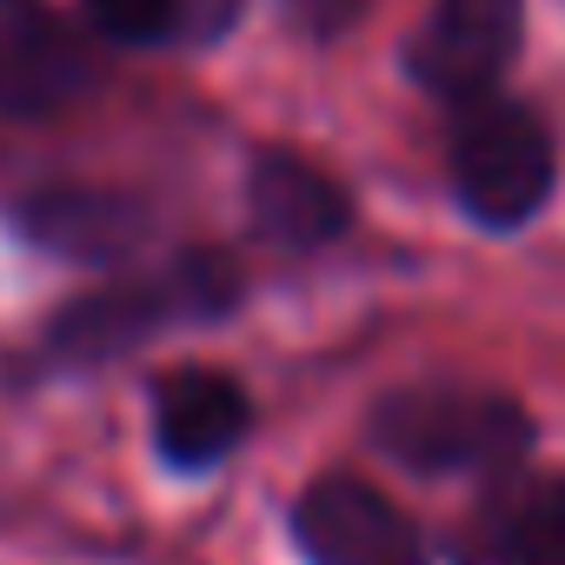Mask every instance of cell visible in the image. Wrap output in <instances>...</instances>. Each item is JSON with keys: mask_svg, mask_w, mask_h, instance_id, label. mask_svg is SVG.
I'll list each match as a JSON object with an SVG mask.
<instances>
[{"mask_svg": "<svg viewBox=\"0 0 565 565\" xmlns=\"http://www.w3.org/2000/svg\"><path fill=\"white\" fill-rule=\"evenodd\" d=\"M246 200H253L259 233L279 246H327L353 220L347 193L300 153H259L246 173Z\"/></svg>", "mask_w": 565, "mask_h": 565, "instance_id": "obj_8", "label": "cell"}, {"mask_svg": "<svg viewBox=\"0 0 565 565\" xmlns=\"http://www.w3.org/2000/svg\"><path fill=\"white\" fill-rule=\"evenodd\" d=\"M294 532H300V552L313 565H426L413 519L380 486H366L353 472H327L300 499Z\"/></svg>", "mask_w": 565, "mask_h": 565, "instance_id": "obj_3", "label": "cell"}, {"mask_svg": "<svg viewBox=\"0 0 565 565\" xmlns=\"http://www.w3.org/2000/svg\"><path fill=\"white\" fill-rule=\"evenodd\" d=\"M373 439L419 472H499L525 452L532 419L512 393L439 380V386H406L380 399Z\"/></svg>", "mask_w": 565, "mask_h": 565, "instance_id": "obj_1", "label": "cell"}, {"mask_svg": "<svg viewBox=\"0 0 565 565\" xmlns=\"http://www.w3.org/2000/svg\"><path fill=\"white\" fill-rule=\"evenodd\" d=\"M246 433V393L220 366H173L153 386V439L173 466H213Z\"/></svg>", "mask_w": 565, "mask_h": 565, "instance_id": "obj_7", "label": "cell"}, {"mask_svg": "<svg viewBox=\"0 0 565 565\" xmlns=\"http://www.w3.org/2000/svg\"><path fill=\"white\" fill-rule=\"evenodd\" d=\"M180 307L173 279L167 287H107V294H87L81 307H67L54 320V347L67 360H100V353H120L134 340L153 333V320H167Z\"/></svg>", "mask_w": 565, "mask_h": 565, "instance_id": "obj_9", "label": "cell"}, {"mask_svg": "<svg viewBox=\"0 0 565 565\" xmlns=\"http://www.w3.org/2000/svg\"><path fill=\"white\" fill-rule=\"evenodd\" d=\"M519 28H525L519 0H433V14L413 41L419 87L439 100H479L505 74Z\"/></svg>", "mask_w": 565, "mask_h": 565, "instance_id": "obj_5", "label": "cell"}, {"mask_svg": "<svg viewBox=\"0 0 565 565\" xmlns=\"http://www.w3.org/2000/svg\"><path fill=\"white\" fill-rule=\"evenodd\" d=\"M492 565H565V472L532 479L499 519Z\"/></svg>", "mask_w": 565, "mask_h": 565, "instance_id": "obj_10", "label": "cell"}, {"mask_svg": "<svg viewBox=\"0 0 565 565\" xmlns=\"http://www.w3.org/2000/svg\"><path fill=\"white\" fill-rule=\"evenodd\" d=\"M87 21L107 41H173V34H206L226 21V0H87Z\"/></svg>", "mask_w": 565, "mask_h": 565, "instance_id": "obj_11", "label": "cell"}, {"mask_svg": "<svg viewBox=\"0 0 565 565\" xmlns=\"http://www.w3.org/2000/svg\"><path fill=\"white\" fill-rule=\"evenodd\" d=\"M14 220H21V233H28L34 246H47V253H61V259H87V266L127 259V253L140 246V233H147V213H140L127 193H114V186H81V180L28 193V200L14 206Z\"/></svg>", "mask_w": 565, "mask_h": 565, "instance_id": "obj_6", "label": "cell"}, {"mask_svg": "<svg viewBox=\"0 0 565 565\" xmlns=\"http://www.w3.org/2000/svg\"><path fill=\"white\" fill-rule=\"evenodd\" d=\"M94 87L81 34L47 0H0V114L47 120Z\"/></svg>", "mask_w": 565, "mask_h": 565, "instance_id": "obj_4", "label": "cell"}, {"mask_svg": "<svg viewBox=\"0 0 565 565\" xmlns=\"http://www.w3.org/2000/svg\"><path fill=\"white\" fill-rule=\"evenodd\" d=\"M452 186L486 226L532 220L552 193V134L519 100H479L452 134Z\"/></svg>", "mask_w": 565, "mask_h": 565, "instance_id": "obj_2", "label": "cell"}, {"mask_svg": "<svg viewBox=\"0 0 565 565\" xmlns=\"http://www.w3.org/2000/svg\"><path fill=\"white\" fill-rule=\"evenodd\" d=\"M173 294H180V313H220L239 294V273L226 253H186L173 266Z\"/></svg>", "mask_w": 565, "mask_h": 565, "instance_id": "obj_12", "label": "cell"}]
</instances>
